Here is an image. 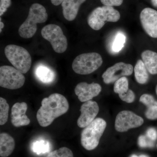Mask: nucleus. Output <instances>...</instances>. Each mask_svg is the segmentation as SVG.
Returning <instances> with one entry per match:
<instances>
[{
    "label": "nucleus",
    "mask_w": 157,
    "mask_h": 157,
    "mask_svg": "<svg viewBox=\"0 0 157 157\" xmlns=\"http://www.w3.org/2000/svg\"><path fill=\"white\" fill-rule=\"evenodd\" d=\"M38 110L36 118L41 126L48 127L56 118L67 112L69 104L64 96L55 93L44 98Z\"/></svg>",
    "instance_id": "f257e3e1"
},
{
    "label": "nucleus",
    "mask_w": 157,
    "mask_h": 157,
    "mask_svg": "<svg viewBox=\"0 0 157 157\" xmlns=\"http://www.w3.org/2000/svg\"><path fill=\"white\" fill-rule=\"evenodd\" d=\"M47 19L48 14L45 7L38 3H34L30 8L27 18L20 26L19 36L24 39L32 38L36 32L37 24L45 22Z\"/></svg>",
    "instance_id": "f03ea898"
},
{
    "label": "nucleus",
    "mask_w": 157,
    "mask_h": 157,
    "mask_svg": "<svg viewBox=\"0 0 157 157\" xmlns=\"http://www.w3.org/2000/svg\"><path fill=\"white\" fill-rule=\"evenodd\" d=\"M107 127L106 121L98 118L85 127L81 133L82 145L87 150L94 149L98 147L100 139Z\"/></svg>",
    "instance_id": "7ed1b4c3"
},
{
    "label": "nucleus",
    "mask_w": 157,
    "mask_h": 157,
    "mask_svg": "<svg viewBox=\"0 0 157 157\" xmlns=\"http://www.w3.org/2000/svg\"><path fill=\"white\" fill-rule=\"evenodd\" d=\"M121 17L117 10L112 6H104L93 10L88 17L89 25L94 30L101 29L106 22H115Z\"/></svg>",
    "instance_id": "20e7f679"
},
{
    "label": "nucleus",
    "mask_w": 157,
    "mask_h": 157,
    "mask_svg": "<svg viewBox=\"0 0 157 157\" xmlns=\"http://www.w3.org/2000/svg\"><path fill=\"white\" fill-rule=\"evenodd\" d=\"M5 53L11 64L23 74L29 70L32 58L25 48L17 45H9L5 48Z\"/></svg>",
    "instance_id": "39448f33"
},
{
    "label": "nucleus",
    "mask_w": 157,
    "mask_h": 157,
    "mask_svg": "<svg viewBox=\"0 0 157 157\" xmlns=\"http://www.w3.org/2000/svg\"><path fill=\"white\" fill-rule=\"evenodd\" d=\"M103 63L102 57L97 52L82 54L73 60V71L80 75L91 74L98 70Z\"/></svg>",
    "instance_id": "423d86ee"
},
{
    "label": "nucleus",
    "mask_w": 157,
    "mask_h": 157,
    "mask_svg": "<svg viewBox=\"0 0 157 157\" xmlns=\"http://www.w3.org/2000/svg\"><path fill=\"white\" fill-rule=\"evenodd\" d=\"M41 34L44 39L50 42L55 52L63 53L67 50V39L59 26L55 24L45 26L42 29Z\"/></svg>",
    "instance_id": "0eeeda50"
},
{
    "label": "nucleus",
    "mask_w": 157,
    "mask_h": 157,
    "mask_svg": "<svg viewBox=\"0 0 157 157\" xmlns=\"http://www.w3.org/2000/svg\"><path fill=\"white\" fill-rule=\"evenodd\" d=\"M23 74L16 68L8 66L0 67V86L10 90L22 87L25 82Z\"/></svg>",
    "instance_id": "6e6552de"
},
{
    "label": "nucleus",
    "mask_w": 157,
    "mask_h": 157,
    "mask_svg": "<svg viewBox=\"0 0 157 157\" xmlns=\"http://www.w3.org/2000/svg\"><path fill=\"white\" fill-rule=\"evenodd\" d=\"M144 120L132 111L123 110L118 113L116 118L115 128L120 132H127L129 129L137 128L142 125Z\"/></svg>",
    "instance_id": "1a4fd4ad"
},
{
    "label": "nucleus",
    "mask_w": 157,
    "mask_h": 157,
    "mask_svg": "<svg viewBox=\"0 0 157 157\" xmlns=\"http://www.w3.org/2000/svg\"><path fill=\"white\" fill-rule=\"evenodd\" d=\"M133 67L130 64L119 62L108 68L102 75L103 81L106 84L115 82L121 77L132 75Z\"/></svg>",
    "instance_id": "9d476101"
},
{
    "label": "nucleus",
    "mask_w": 157,
    "mask_h": 157,
    "mask_svg": "<svg viewBox=\"0 0 157 157\" xmlns=\"http://www.w3.org/2000/svg\"><path fill=\"white\" fill-rule=\"evenodd\" d=\"M81 115L77 120L79 128H84L95 119L99 111V107L95 101H89L85 102L80 109Z\"/></svg>",
    "instance_id": "9b49d317"
},
{
    "label": "nucleus",
    "mask_w": 157,
    "mask_h": 157,
    "mask_svg": "<svg viewBox=\"0 0 157 157\" xmlns=\"http://www.w3.org/2000/svg\"><path fill=\"white\" fill-rule=\"evenodd\" d=\"M141 25L147 34L157 38V11L151 8L144 9L140 14Z\"/></svg>",
    "instance_id": "f8f14e48"
},
{
    "label": "nucleus",
    "mask_w": 157,
    "mask_h": 157,
    "mask_svg": "<svg viewBox=\"0 0 157 157\" xmlns=\"http://www.w3.org/2000/svg\"><path fill=\"white\" fill-rule=\"evenodd\" d=\"M102 87L97 83L88 84L87 82H81L78 83L75 88V93L82 102L90 101L97 97L101 92Z\"/></svg>",
    "instance_id": "ddd939ff"
},
{
    "label": "nucleus",
    "mask_w": 157,
    "mask_h": 157,
    "mask_svg": "<svg viewBox=\"0 0 157 157\" xmlns=\"http://www.w3.org/2000/svg\"><path fill=\"white\" fill-rule=\"evenodd\" d=\"M28 105L25 102L16 103L11 108V121L15 127L27 126L30 123V120L26 115Z\"/></svg>",
    "instance_id": "4468645a"
},
{
    "label": "nucleus",
    "mask_w": 157,
    "mask_h": 157,
    "mask_svg": "<svg viewBox=\"0 0 157 157\" xmlns=\"http://www.w3.org/2000/svg\"><path fill=\"white\" fill-rule=\"evenodd\" d=\"M86 0H64L62 3L64 17L69 21L76 18L78 10L82 3Z\"/></svg>",
    "instance_id": "2eb2a0df"
},
{
    "label": "nucleus",
    "mask_w": 157,
    "mask_h": 157,
    "mask_svg": "<svg viewBox=\"0 0 157 157\" xmlns=\"http://www.w3.org/2000/svg\"><path fill=\"white\" fill-rule=\"evenodd\" d=\"M140 101L147 107L145 116L151 120L157 119V101L152 96L148 94H144L140 98Z\"/></svg>",
    "instance_id": "dca6fc26"
},
{
    "label": "nucleus",
    "mask_w": 157,
    "mask_h": 157,
    "mask_svg": "<svg viewBox=\"0 0 157 157\" xmlns=\"http://www.w3.org/2000/svg\"><path fill=\"white\" fill-rule=\"evenodd\" d=\"M14 138L6 133L0 134V156L8 157L12 153L15 148Z\"/></svg>",
    "instance_id": "f3484780"
},
{
    "label": "nucleus",
    "mask_w": 157,
    "mask_h": 157,
    "mask_svg": "<svg viewBox=\"0 0 157 157\" xmlns=\"http://www.w3.org/2000/svg\"><path fill=\"white\" fill-rule=\"evenodd\" d=\"M147 71L152 75L157 74V53L151 50L144 51L141 55Z\"/></svg>",
    "instance_id": "a211bd4d"
},
{
    "label": "nucleus",
    "mask_w": 157,
    "mask_h": 157,
    "mask_svg": "<svg viewBox=\"0 0 157 157\" xmlns=\"http://www.w3.org/2000/svg\"><path fill=\"white\" fill-rule=\"evenodd\" d=\"M37 78L45 84L52 82L55 78V74L52 70L45 65L40 64L35 70Z\"/></svg>",
    "instance_id": "6ab92c4d"
},
{
    "label": "nucleus",
    "mask_w": 157,
    "mask_h": 157,
    "mask_svg": "<svg viewBox=\"0 0 157 157\" xmlns=\"http://www.w3.org/2000/svg\"><path fill=\"white\" fill-rule=\"evenodd\" d=\"M136 81L140 84L146 83L148 80L149 75L144 63L141 60H138L134 68Z\"/></svg>",
    "instance_id": "aec40b11"
},
{
    "label": "nucleus",
    "mask_w": 157,
    "mask_h": 157,
    "mask_svg": "<svg viewBox=\"0 0 157 157\" xmlns=\"http://www.w3.org/2000/svg\"><path fill=\"white\" fill-rule=\"evenodd\" d=\"M32 149L37 155H42L49 151L50 144L47 140H36L33 143Z\"/></svg>",
    "instance_id": "412c9836"
},
{
    "label": "nucleus",
    "mask_w": 157,
    "mask_h": 157,
    "mask_svg": "<svg viewBox=\"0 0 157 157\" xmlns=\"http://www.w3.org/2000/svg\"><path fill=\"white\" fill-rule=\"evenodd\" d=\"M128 80L125 76L121 77L115 82L113 86V91L119 95L122 94L129 90Z\"/></svg>",
    "instance_id": "4be33fe9"
},
{
    "label": "nucleus",
    "mask_w": 157,
    "mask_h": 157,
    "mask_svg": "<svg viewBox=\"0 0 157 157\" xmlns=\"http://www.w3.org/2000/svg\"><path fill=\"white\" fill-rule=\"evenodd\" d=\"M9 106L6 99L0 98V125H3L7 122L9 117Z\"/></svg>",
    "instance_id": "5701e85b"
},
{
    "label": "nucleus",
    "mask_w": 157,
    "mask_h": 157,
    "mask_svg": "<svg viewBox=\"0 0 157 157\" xmlns=\"http://www.w3.org/2000/svg\"><path fill=\"white\" fill-rule=\"evenodd\" d=\"M126 37L122 33H119L116 36L112 45V49L115 52H119L123 47L125 43Z\"/></svg>",
    "instance_id": "b1692460"
},
{
    "label": "nucleus",
    "mask_w": 157,
    "mask_h": 157,
    "mask_svg": "<svg viewBox=\"0 0 157 157\" xmlns=\"http://www.w3.org/2000/svg\"><path fill=\"white\" fill-rule=\"evenodd\" d=\"M46 157H74L73 152L68 147H62L52 151Z\"/></svg>",
    "instance_id": "393cba45"
},
{
    "label": "nucleus",
    "mask_w": 157,
    "mask_h": 157,
    "mask_svg": "<svg viewBox=\"0 0 157 157\" xmlns=\"http://www.w3.org/2000/svg\"><path fill=\"white\" fill-rule=\"evenodd\" d=\"M119 98L122 101H124L127 103H133L135 100V94L132 90L129 89L128 91L122 94L119 95Z\"/></svg>",
    "instance_id": "a878e982"
},
{
    "label": "nucleus",
    "mask_w": 157,
    "mask_h": 157,
    "mask_svg": "<svg viewBox=\"0 0 157 157\" xmlns=\"http://www.w3.org/2000/svg\"><path fill=\"white\" fill-rule=\"evenodd\" d=\"M152 141L147 138V136L140 135L138 138V145L141 147H152L154 146Z\"/></svg>",
    "instance_id": "bb28decb"
},
{
    "label": "nucleus",
    "mask_w": 157,
    "mask_h": 157,
    "mask_svg": "<svg viewBox=\"0 0 157 157\" xmlns=\"http://www.w3.org/2000/svg\"><path fill=\"white\" fill-rule=\"evenodd\" d=\"M11 5V0H0V16H2L7 11Z\"/></svg>",
    "instance_id": "cd10ccee"
},
{
    "label": "nucleus",
    "mask_w": 157,
    "mask_h": 157,
    "mask_svg": "<svg viewBox=\"0 0 157 157\" xmlns=\"http://www.w3.org/2000/svg\"><path fill=\"white\" fill-rule=\"evenodd\" d=\"M104 6H119L122 4L123 0H101Z\"/></svg>",
    "instance_id": "c85d7f7f"
},
{
    "label": "nucleus",
    "mask_w": 157,
    "mask_h": 157,
    "mask_svg": "<svg viewBox=\"0 0 157 157\" xmlns=\"http://www.w3.org/2000/svg\"><path fill=\"white\" fill-rule=\"evenodd\" d=\"M146 136L150 140L155 141L157 138V132L154 128H150L146 132Z\"/></svg>",
    "instance_id": "c756f323"
},
{
    "label": "nucleus",
    "mask_w": 157,
    "mask_h": 157,
    "mask_svg": "<svg viewBox=\"0 0 157 157\" xmlns=\"http://www.w3.org/2000/svg\"><path fill=\"white\" fill-rule=\"evenodd\" d=\"M64 0H51V2L54 6H58L60 5Z\"/></svg>",
    "instance_id": "7c9ffc66"
},
{
    "label": "nucleus",
    "mask_w": 157,
    "mask_h": 157,
    "mask_svg": "<svg viewBox=\"0 0 157 157\" xmlns=\"http://www.w3.org/2000/svg\"><path fill=\"white\" fill-rule=\"evenodd\" d=\"M0 26H0V33H2V29L4 27V24L1 21H1H0Z\"/></svg>",
    "instance_id": "2f4dec72"
},
{
    "label": "nucleus",
    "mask_w": 157,
    "mask_h": 157,
    "mask_svg": "<svg viewBox=\"0 0 157 157\" xmlns=\"http://www.w3.org/2000/svg\"><path fill=\"white\" fill-rule=\"evenodd\" d=\"M152 2L155 6H157V0H151Z\"/></svg>",
    "instance_id": "473e14b6"
},
{
    "label": "nucleus",
    "mask_w": 157,
    "mask_h": 157,
    "mask_svg": "<svg viewBox=\"0 0 157 157\" xmlns=\"http://www.w3.org/2000/svg\"><path fill=\"white\" fill-rule=\"evenodd\" d=\"M139 157H149L147 156L146 155H140L139 156Z\"/></svg>",
    "instance_id": "72a5a7b5"
},
{
    "label": "nucleus",
    "mask_w": 157,
    "mask_h": 157,
    "mask_svg": "<svg viewBox=\"0 0 157 157\" xmlns=\"http://www.w3.org/2000/svg\"><path fill=\"white\" fill-rule=\"evenodd\" d=\"M130 157H139V156H138L136 155H133Z\"/></svg>",
    "instance_id": "f704fd0d"
},
{
    "label": "nucleus",
    "mask_w": 157,
    "mask_h": 157,
    "mask_svg": "<svg viewBox=\"0 0 157 157\" xmlns=\"http://www.w3.org/2000/svg\"><path fill=\"white\" fill-rule=\"evenodd\" d=\"M156 93L157 95V85L156 86Z\"/></svg>",
    "instance_id": "c9c22d12"
},
{
    "label": "nucleus",
    "mask_w": 157,
    "mask_h": 157,
    "mask_svg": "<svg viewBox=\"0 0 157 157\" xmlns=\"http://www.w3.org/2000/svg\"></svg>",
    "instance_id": "e433bc0d"
}]
</instances>
